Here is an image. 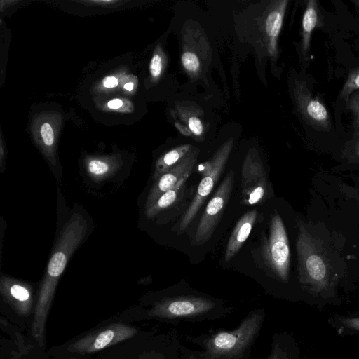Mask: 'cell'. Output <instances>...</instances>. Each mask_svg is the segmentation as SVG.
<instances>
[{
	"label": "cell",
	"instance_id": "1",
	"mask_svg": "<svg viewBox=\"0 0 359 359\" xmlns=\"http://www.w3.org/2000/svg\"><path fill=\"white\" fill-rule=\"evenodd\" d=\"M87 222L78 212L72 215L65 223L55 245L47 266L34 307L32 335L39 346L45 345L46 323L56 287L66 265L86 234Z\"/></svg>",
	"mask_w": 359,
	"mask_h": 359
},
{
	"label": "cell",
	"instance_id": "2",
	"mask_svg": "<svg viewBox=\"0 0 359 359\" xmlns=\"http://www.w3.org/2000/svg\"><path fill=\"white\" fill-rule=\"evenodd\" d=\"M262 319V313L253 312L235 330L212 335L205 343L206 359H238L255 339Z\"/></svg>",
	"mask_w": 359,
	"mask_h": 359
},
{
	"label": "cell",
	"instance_id": "3",
	"mask_svg": "<svg viewBox=\"0 0 359 359\" xmlns=\"http://www.w3.org/2000/svg\"><path fill=\"white\" fill-rule=\"evenodd\" d=\"M296 245L300 282L316 292L326 288L329 283L327 262L316 240L301 222H298Z\"/></svg>",
	"mask_w": 359,
	"mask_h": 359
},
{
	"label": "cell",
	"instance_id": "4",
	"mask_svg": "<svg viewBox=\"0 0 359 359\" xmlns=\"http://www.w3.org/2000/svg\"><path fill=\"white\" fill-rule=\"evenodd\" d=\"M233 139L226 141L208 161L200 165L202 178L189 207L183 214L179 224L180 232H183L194 220L203 203L211 194L229 159Z\"/></svg>",
	"mask_w": 359,
	"mask_h": 359
},
{
	"label": "cell",
	"instance_id": "5",
	"mask_svg": "<svg viewBox=\"0 0 359 359\" xmlns=\"http://www.w3.org/2000/svg\"><path fill=\"white\" fill-rule=\"evenodd\" d=\"M267 266L281 280L287 281L290 273V250L283 219L277 212L271 217L269 237L262 248Z\"/></svg>",
	"mask_w": 359,
	"mask_h": 359
},
{
	"label": "cell",
	"instance_id": "6",
	"mask_svg": "<svg viewBox=\"0 0 359 359\" xmlns=\"http://www.w3.org/2000/svg\"><path fill=\"white\" fill-rule=\"evenodd\" d=\"M234 179V170H231L207 203L195 231L192 245H201L211 238L230 199Z\"/></svg>",
	"mask_w": 359,
	"mask_h": 359
},
{
	"label": "cell",
	"instance_id": "7",
	"mask_svg": "<svg viewBox=\"0 0 359 359\" xmlns=\"http://www.w3.org/2000/svg\"><path fill=\"white\" fill-rule=\"evenodd\" d=\"M137 333V329L130 325L114 323L74 341L67 349L79 355L93 353L128 340Z\"/></svg>",
	"mask_w": 359,
	"mask_h": 359
},
{
	"label": "cell",
	"instance_id": "8",
	"mask_svg": "<svg viewBox=\"0 0 359 359\" xmlns=\"http://www.w3.org/2000/svg\"><path fill=\"white\" fill-rule=\"evenodd\" d=\"M269 187L262 159L255 149L248 151L241 168V195L246 205L262 203L269 195Z\"/></svg>",
	"mask_w": 359,
	"mask_h": 359
},
{
	"label": "cell",
	"instance_id": "9",
	"mask_svg": "<svg viewBox=\"0 0 359 359\" xmlns=\"http://www.w3.org/2000/svg\"><path fill=\"white\" fill-rule=\"evenodd\" d=\"M214 306V302L206 298L179 297L161 300L148 313L150 316L174 319L203 314Z\"/></svg>",
	"mask_w": 359,
	"mask_h": 359
},
{
	"label": "cell",
	"instance_id": "10",
	"mask_svg": "<svg viewBox=\"0 0 359 359\" xmlns=\"http://www.w3.org/2000/svg\"><path fill=\"white\" fill-rule=\"evenodd\" d=\"M198 154L199 150L193 147L182 160L155 180L147 196L145 209L162 194L175 187L181 180L189 178L196 165Z\"/></svg>",
	"mask_w": 359,
	"mask_h": 359
},
{
	"label": "cell",
	"instance_id": "11",
	"mask_svg": "<svg viewBox=\"0 0 359 359\" xmlns=\"http://www.w3.org/2000/svg\"><path fill=\"white\" fill-rule=\"evenodd\" d=\"M294 94L299 111L305 121L316 128L327 130L330 126L329 113L324 104L312 95L304 82H297Z\"/></svg>",
	"mask_w": 359,
	"mask_h": 359
},
{
	"label": "cell",
	"instance_id": "12",
	"mask_svg": "<svg viewBox=\"0 0 359 359\" xmlns=\"http://www.w3.org/2000/svg\"><path fill=\"white\" fill-rule=\"evenodd\" d=\"M0 292L4 299L20 316L29 315L33 305L32 287L27 283L7 276L0 280Z\"/></svg>",
	"mask_w": 359,
	"mask_h": 359
},
{
	"label": "cell",
	"instance_id": "13",
	"mask_svg": "<svg viewBox=\"0 0 359 359\" xmlns=\"http://www.w3.org/2000/svg\"><path fill=\"white\" fill-rule=\"evenodd\" d=\"M257 217V210H251L245 212L237 222L228 241L224 260L229 262L240 250L250 234Z\"/></svg>",
	"mask_w": 359,
	"mask_h": 359
},
{
	"label": "cell",
	"instance_id": "14",
	"mask_svg": "<svg viewBox=\"0 0 359 359\" xmlns=\"http://www.w3.org/2000/svg\"><path fill=\"white\" fill-rule=\"evenodd\" d=\"M288 4L287 0L276 2L273 9L269 13L265 22V30L268 39V50L271 57L277 55V41L281 30L284 15Z\"/></svg>",
	"mask_w": 359,
	"mask_h": 359
},
{
	"label": "cell",
	"instance_id": "15",
	"mask_svg": "<svg viewBox=\"0 0 359 359\" xmlns=\"http://www.w3.org/2000/svg\"><path fill=\"white\" fill-rule=\"evenodd\" d=\"M319 21L318 2L316 0L307 1L302 18V51L305 56L310 47L311 38L315 27Z\"/></svg>",
	"mask_w": 359,
	"mask_h": 359
},
{
	"label": "cell",
	"instance_id": "16",
	"mask_svg": "<svg viewBox=\"0 0 359 359\" xmlns=\"http://www.w3.org/2000/svg\"><path fill=\"white\" fill-rule=\"evenodd\" d=\"M187 179H184L173 189L162 194L149 208L145 209L147 218H153L161 212L175 205L184 194L185 183Z\"/></svg>",
	"mask_w": 359,
	"mask_h": 359
},
{
	"label": "cell",
	"instance_id": "17",
	"mask_svg": "<svg viewBox=\"0 0 359 359\" xmlns=\"http://www.w3.org/2000/svg\"><path fill=\"white\" fill-rule=\"evenodd\" d=\"M190 144L180 145L164 154L156 162L154 174V180H156L163 173L171 169L192 149Z\"/></svg>",
	"mask_w": 359,
	"mask_h": 359
},
{
	"label": "cell",
	"instance_id": "18",
	"mask_svg": "<svg viewBox=\"0 0 359 359\" xmlns=\"http://www.w3.org/2000/svg\"><path fill=\"white\" fill-rule=\"evenodd\" d=\"M86 168L89 177L96 182L111 177L118 168L113 161L96 158L88 160Z\"/></svg>",
	"mask_w": 359,
	"mask_h": 359
},
{
	"label": "cell",
	"instance_id": "19",
	"mask_svg": "<svg viewBox=\"0 0 359 359\" xmlns=\"http://www.w3.org/2000/svg\"><path fill=\"white\" fill-rule=\"evenodd\" d=\"M337 325V331L341 334L359 333V316H337L334 320Z\"/></svg>",
	"mask_w": 359,
	"mask_h": 359
},
{
	"label": "cell",
	"instance_id": "20",
	"mask_svg": "<svg viewBox=\"0 0 359 359\" xmlns=\"http://www.w3.org/2000/svg\"><path fill=\"white\" fill-rule=\"evenodd\" d=\"M359 89V68L352 69L341 89V97L346 100L355 90Z\"/></svg>",
	"mask_w": 359,
	"mask_h": 359
},
{
	"label": "cell",
	"instance_id": "21",
	"mask_svg": "<svg viewBox=\"0 0 359 359\" xmlns=\"http://www.w3.org/2000/svg\"><path fill=\"white\" fill-rule=\"evenodd\" d=\"M346 107L354 117L355 132L359 134V89L353 91L346 100Z\"/></svg>",
	"mask_w": 359,
	"mask_h": 359
},
{
	"label": "cell",
	"instance_id": "22",
	"mask_svg": "<svg viewBox=\"0 0 359 359\" xmlns=\"http://www.w3.org/2000/svg\"><path fill=\"white\" fill-rule=\"evenodd\" d=\"M182 63L184 69L190 73L198 72L200 62L196 55L190 51H186L181 56Z\"/></svg>",
	"mask_w": 359,
	"mask_h": 359
},
{
	"label": "cell",
	"instance_id": "23",
	"mask_svg": "<svg viewBox=\"0 0 359 359\" xmlns=\"http://www.w3.org/2000/svg\"><path fill=\"white\" fill-rule=\"evenodd\" d=\"M40 133L43 144L47 147H51L55 142V135L51 125L44 123L41 126Z\"/></svg>",
	"mask_w": 359,
	"mask_h": 359
},
{
	"label": "cell",
	"instance_id": "24",
	"mask_svg": "<svg viewBox=\"0 0 359 359\" xmlns=\"http://www.w3.org/2000/svg\"><path fill=\"white\" fill-rule=\"evenodd\" d=\"M163 67V58L161 55L156 53L151 59L149 64V71L151 76L154 79H158L161 74Z\"/></svg>",
	"mask_w": 359,
	"mask_h": 359
},
{
	"label": "cell",
	"instance_id": "25",
	"mask_svg": "<svg viewBox=\"0 0 359 359\" xmlns=\"http://www.w3.org/2000/svg\"><path fill=\"white\" fill-rule=\"evenodd\" d=\"M188 126L191 133L195 135L199 136L203 133V124L198 118L196 116L190 117L188 121Z\"/></svg>",
	"mask_w": 359,
	"mask_h": 359
},
{
	"label": "cell",
	"instance_id": "26",
	"mask_svg": "<svg viewBox=\"0 0 359 359\" xmlns=\"http://www.w3.org/2000/svg\"><path fill=\"white\" fill-rule=\"evenodd\" d=\"M267 359H291L280 348H276Z\"/></svg>",
	"mask_w": 359,
	"mask_h": 359
},
{
	"label": "cell",
	"instance_id": "27",
	"mask_svg": "<svg viewBox=\"0 0 359 359\" xmlns=\"http://www.w3.org/2000/svg\"><path fill=\"white\" fill-rule=\"evenodd\" d=\"M118 84V80L114 76H108L105 77L102 81V86L107 88H111L117 86Z\"/></svg>",
	"mask_w": 359,
	"mask_h": 359
},
{
	"label": "cell",
	"instance_id": "28",
	"mask_svg": "<svg viewBox=\"0 0 359 359\" xmlns=\"http://www.w3.org/2000/svg\"><path fill=\"white\" fill-rule=\"evenodd\" d=\"M123 106V101L120 99H113L108 102L107 107L111 109H117Z\"/></svg>",
	"mask_w": 359,
	"mask_h": 359
},
{
	"label": "cell",
	"instance_id": "29",
	"mask_svg": "<svg viewBox=\"0 0 359 359\" xmlns=\"http://www.w3.org/2000/svg\"><path fill=\"white\" fill-rule=\"evenodd\" d=\"M176 128L180 130V132L184 135H190L191 131L184 125L180 124L178 122L175 123Z\"/></svg>",
	"mask_w": 359,
	"mask_h": 359
},
{
	"label": "cell",
	"instance_id": "30",
	"mask_svg": "<svg viewBox=\"0 0 359 359\" xmlns=\"http://www.w3.org/2000/svg\"><path fill=\"white\" fill-rule=\"evenodd\" d=\"M359 135V134H358ZM355 156L359 158V137L357 138L353 148Z\"/></svg>",
	"mask_w": 359,
	"mask_h": 359
},
{
	"label": "cell",
	"instance_id": "31",
	"mask_svg": "<svg viewBox=\"0 0 359 359\" xmlns=\"http://www.w3.org/2000/svg\"><path fill=\"white\" fill-rule=\"evenodd\" d=\"M133 83L132 82H129V83H126V84H124L123 86V88L128 91H131L133 88Z\"/></svg>",
	"mask_w": 359,
	"mask_h": 359
},
{
	"label": "cell",
	"instance_id": "32",
	"mask_svg": "<svg viewBox=\"0 0 359 359\" xmlns=\"http://www.w3.org/2000/svg\"><path fill=\"white\" fill-rule=\"evenodd\" d=\"M353 2L355 4V6L359 8V0H353Z\"/></svg>",
	"mask_w": 359,
	"mask_h": 359
},
{
	"label": "cell",
	"instance_id": "33",
	"mask_svg": "<svg viewBox=\"0 0 359 359\" xmlns=\"http://www.w3.org/2000/svg\"><path fill=\"white\" fill-rule=\"evenodd\" d=\"M355 315H359V311L356 312Z\"/></svg>",
	"mask_w": 359,
	"mask_h": 359
},
{
	"label": "cell",
	"instance_id": "34",
	"mask_svg": "<svg viewBox=\"0 0 359 359\" xmlns=\"http://www.w3.org/2000/svg\"><path fill=\"white\" fill-rule=\"evenodd\" d=\"M69 359H77V358H69Z\"/></svg>",
	"mask_w": 359,
	"mask_h": 359
}]
</instances>
